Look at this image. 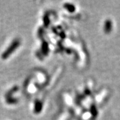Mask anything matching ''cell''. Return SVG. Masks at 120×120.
<instances>
[{"label": "cell", "instance_id": "1", "mask_svg": "<svg viewBox=\"0 0 120 120\" xmlns=\"http://www.w3.org/2000/svg\"><path fill=\"white\" fill-rule=\"evenodd\" d=\"M19 42L17 41H15L14 42L12 43V44L10 45L9 47L8 48V50H6L4 52V53L3 54V55H2V58L4 59H6V58H8V57L11 54V53L13 51H14L15 49L17 47V46L19 45Z\"/></svg>", "mask_w": 120, "mask_h": 120}, {"label": "cell", "instance_id": "2", "mask_svg": "<svg viewBox=\"0 0 120 120\" xmlns=\"http://www.w3.org/2000/svg\"><path fill=\"white\" fill-rule=\"evenodd\" d=\"M112 23L110 20H107L105 23L104 30L106 33H110L112 30Z\"/></svg>", "mask_w": 120, "mask_h": 120}]
</instances>
